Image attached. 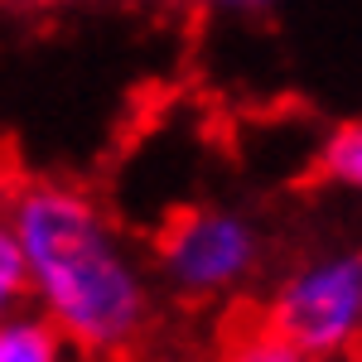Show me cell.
Segmentation results:
<instances>
[{
  "label": "cell",
  "mask_w": 362,
  "mask_h": 362,
  "mask_svg": "<svg viewBox=\"0 0 362 362\" xmlns=\"http://www.w3.org/2000/svg\"><path fill=\"white\" fill-rule=\"evenodd\" d=\"M319 169H324L329 179H343V184H362V126L338 131V136L329 140V150H324Z\"/></svg>",
  "instance_id": "5b68a950"
},
{
  "label": "cell",
  "mask_w": 362,
  "mask_h": 362,
  "mask_svg": "<svg viewBox=\"0 0 362 362\" xmlns=\"http://www.w3.org/2000/svg\"><path fill=\"white\" fill-rule=\"evenodd\" d=\"M160 256L174 276L194 290H208V285H223L232 280L251 256V237L242 223L232 218H213V213H174L165 227H160Z\"/></svg>",
  "instance_id": "3957f363"
},
{
  "label": "cell",
  "mask_w": 362,
  "mask_h": 362,
  "mask_svg": "<svg viewBox=\"0 0 362 362\" xmlns=\"http://www.w3.org/2000/svg\"><path fill=\"white\" fill-rule=\"evenodd\" d=\"M34 5H49V0H34Z\"/></svg>",
  "instance_id": "ba28073f"
},
{
  "label": "cell",
  "mask_w": 362,
  "mask_h": 362,
  "mask_svg": "<svg viewBox=\"0 0 362 362\" xmlns=\"http://www.w3.org/2000/svg\"><path fill=\"white\" fill-rule=\"evenodd\" d=\"M20 242L63 329L97 353L126 348L140 329V285L112 256L107 232L83 198L68 189H34L20 203Z\"/></svg>",
  "instance_id": "6da1fadb"
},
{
  "label": "cell",
  "mask_w": 362,
  "mask_h": 362,
  "mask_svg": "<svg viewBox=\"0 0 362 362\" xmlns=\"http://www.w3.org/2000/svg\"><path fill=\"white\" fill-rule=\"evenodd\" d=\"M358 309H362V261H338V266H324L314 276L295 280L290 295L266 314V324L280 343H290L305 358V353H334L348 338Z\"/></svg>",
  "instance_id": "7a4b0ae2"
},
{
  "label": "cell",
  "mask_w": 362,
  "mask_h": 362,
  "mask_svg": "<svg viewBox=\"0 0 362 362\" xmlns=\"http://www.w3.org/2000/svg\"><path fill=\"white\" fill-rule=\"evenodd\" d=\"M25 290V251L0 232V305Z\"/></svg>",
  "instance_id": "52a82bcc"
},
{
  "label": "cell",
  "mask_w": 362,
  "mask_h": 362,
  "mask_svg": "<svg viewBox=\"0 0 362 362\" xmlns=\"http://www.w3.org/2000/svg\"><path fill=\"white\" fill-rule=\"evenodd\" d=\"M227 358L223 362H305L290 343H280L276 334H271V324L261 319V324H242L237 329V338L227 334Z\"/></svg>",
  "instance_id": "277c9868"
},
{
  "label": "cell",
  "mask_w": 362,
  "mask_h": 362,
  "mask_svg": "<svg viewBox=\"0 0 362 362\" xmlns=\"http://www.w3.org/2000/svg\"><path fill=\"white\" fill-rule=\"evenodd\" d=\"M0 362H58L54 334L39 329V324H25V329L0 334Z\"/></svg>",
  "instance_id": "8992f818"
}]
</instances>
